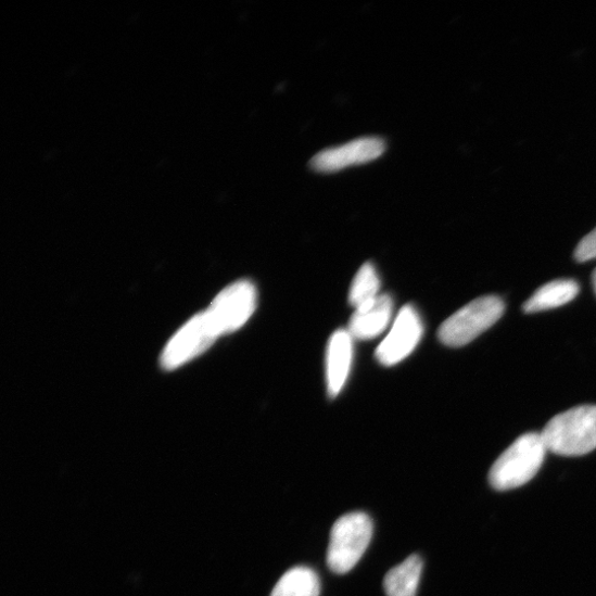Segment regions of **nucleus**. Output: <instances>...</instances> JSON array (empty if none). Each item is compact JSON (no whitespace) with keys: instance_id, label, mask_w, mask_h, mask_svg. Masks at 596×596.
I'll return each instance as SVG.
<instances>
[{"instance_id":"nucleus-9","label":"nucleus","mask_w":596,"mask_h":596,"mask_svg":"<svg viewBox=\"0 0 596 596\" xmlns=\"http://www.w3.org/2000/svg\"><path fill=\"white\" fill-rule=\"evenodd\" d=\"M353 338L348 330L340 329L331 335L327 348V389L337 397L347 381L353 362Z\"/></svg>"},{"instance_id":"nucleus-8","label":"nucleus","mask_w":596,"mask_h":596,"mask_svg":"<svg viewBox=\"0 0 596 596\" xmlns=\"http://www.w3.org/2000/svg\"><path fill=\"white\" fill-rule=\"evenodd\" d=\"M385 150V142L381 138H360L319 152L310 161V167L321 174L338 173L351 166L376 161L384 154Z\"/></svg>"},{"instance_id":"nucleus-6","label":"nucleus","mask_w":596,"mask_h":596,"mask_svg":"<svg viewBox=\"0 0 596 596\" xmlns=\"http://www.w3.org/2000/svg\"><path fill=\"white\" fill-rule=\"evenodd\" d=\"M256 302L254 284L242 280L221 291L207 310L221 335H226L240 329L250 319L255 312Z\"/></svg>"},{"instance_id":"nucleus-3","label":"nucleus","mask_w":596,"mask_h":596,"mask_svg":"<svg viewBox=\"0 0 596 596\" xmlns=\"http://www.w3.org/2000/svg\"><path fill=\"white\" fill-rule=\"evenodd\" d=\"M373 533L371 518L362 511L350 512L331 528L327 566L337 574L352 571L365 555Z\"/></svg>"},{"instance_id":"nucleus-12","label":"nucleus","mask_w":596,"mask_h":596,"mask_svg":"<svg viewBox=\"0 0 596 596\" xmlns=\"http://www.w3.org/2000/svg\"><path fill=\"white\" fill-rule=\"evenodd\" d=\"M580 288L573 280H557L547 283L522 306L527 314L557 308L570 303L579 294Z\"/></svg>"},{"instance_id":"nucleus-14","label":"nucleus","mask_w":596,"mask_h":596,"mask_svg":"<svg viewBox=\"0 0 596 596\" xmlns=\"http://www.w3.org/2000/svg\"><path fill=\"white\" fill-rule=\"evenodd\" d=\"M379 290L380 280L373 264L366 263L359 269L353 281L348 297L350 304L355 309L362 308L372 303L381 295Z\"/></svg>"},{"instance_id":"nucleus-10","label":"nucleus","mask_w":596,"mask_h":596,"mask_svg":"<svg viewBox=\"0 0 596 596\" xmlns=\"http://www.w3.org/2000/svg\"><path fill=\"white\" fill-rule=\"evenodd\" d=\"M393 312L390 295L381 294L372 303L355 309L348 331L354 340L369 341L378 338L388 327Z\"/></svg>"},{"instance_id":"nucleus-11","label":"nucleus","mask_w":596,"mask_h":596,"mask_svg":"<svg viewBox=\"0 0 596 596\" xmlns=\"http://www.w3.org/2000/svg\"><path fill=\"white\" fill-rule=\"evenodd\" d=\"M422 570L423 561L418 555L391 569L383 580L386 596H416Z\"/></svg>"},{"instance_id":"nucleus-1","label":"nucleus","mask_w":596,"mask_h":596,"mask_svg":"<svg viewBox=\"0 0 596 596\" xmlns=\"http://www.w3.org/2000/svg\"><path fill=\"white\" fill-rule=\"evenodd\" d=\"M547 446L542 433L518 438L493 464L489 480L496 491H510L532 481L540 472Z\"/></svg>"},{"instance_id":"nucleus-13","label":"nucleus","mask_w":596,"mask_h":596,"mask_svg":"<svg viewBox=\"0 0 596 596\" xmlns=\"http://www.w3.org/2000/svg\"><path fill=\"white\" fill-rule=\"evenodd\" d=\"M320 581L307 567H295L286 572L275 586L271 596H319Z\"/></svg>"},{"instance_id":"nucleus-2","label":"nucleus","mask_w":596,"mask_h":596,"mask_svg":"<svg viewBox=\"0 0 596 596\" xmlns=\"http://www.w3.org/2000/svg\"><path fill=\"white\" fill-rule=\"evenodd\" d=\"M547 449L581 456L596 448V406H580L553 418L542 432Z\"/></svg>"},{"instance_id":"nucleus-16","label":"nucleus","mask_w":596,"mask_h":596,"mask_svg":"<svg viewBox=\"0 0 596 596\" xmlns=\"http://www.w3.org/2000/svg\"><path fill=\"white\" fill-rule=\"evenodd\" d=\"M592 286H593V289H594L595 294H596V269L594 270V272L592 275Z\"/></svg>"},{"instance_id":"nucleus-15","label":"nucleus","mask_w":596,"mask_h":596,"mask_svg":"<svg viewBox=\"0 0 596 596\" xmlns=\"http://www.w3.org/2000/svg\"><path fill=\"white\" fill-rule=\"evenodd\" d=\"M574 257L580 263L596 258V228L580 241Z\"/></svg>"},{"instance_id":"nucleus-7","label":"nucleus","mask_w":596,"mask_h":596,"mask_svg":"<svg viewBox=\"0 0 596 596\" xmlns=\"http://www.w3.org/2000/svg\"><path fill=\"white\" fill-rule=\"evenodd\" d=\"M423 335V324L417 309L404 306L397 314L388 337L376 351L378 362L386 367L402 363L419 345Z\"/></svg>"},{"instance_id":"nucleus-4","label":"nucleus","mask_w":596,"mask_h":596,"mask_svg":"<svg viewBox=\"0 0 596 596\" xmlns=\"http://www.w3.org/2000/svg\"><path fill=\"white\" fill-rule=\"evenodd\" d=\"M505 304L498 296L474 300L448 317L439 328V340L448 347H462L472 343L499 320Z\"/></svg>"},{"instance_id":"nucleus-5","label":"nucleus","mask_w":596,"mask_h":596,"mask_svg":"<svg viewBox=\"0 0 596 596\" xmlns=\"http://www.w3.org/2000/svg\"><path fill=\"white\" fill-rule=\"evenodd\" d=\"M223 337L206 309L190 318L173 337L162 355V366L174 370L207 352Z\"/></svg>"}]
</instances>
